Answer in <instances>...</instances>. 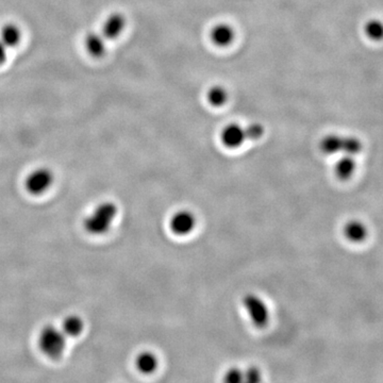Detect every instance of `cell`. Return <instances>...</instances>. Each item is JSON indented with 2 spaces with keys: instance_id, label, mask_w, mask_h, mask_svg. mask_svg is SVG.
<instances>
[{
  "instance_id": "cell-1",
  "label": "cell",
  "mask_w": 383,
  "mask_h": 383,
  "mask_svg": "<svg viewBox=\"0 0 383 383\" xmlns=\"http://www.w3.org/2000/svg\"><path fill=\"white\" fill-rule=\"evenodd\" d=\"M118 207L114 202L103 201L84 218V230L89 235L96 237L108 233L118 215Z\"/></svg>"
},
{
  "instance_id": "cell-2",
  "label": "cell",
  "mask_w": 383,
  "mask_h": 383,
  "mask_svg": "<svg viewBox=\"0 0 383 383\" xmlns=\"http://www.w3.org/2000/svg\"><path fill=\"white\" fill-rule=\"evenodd\" d=\"M67 336L57 326L46 325L38 336V348L48 359L59 360L66 349Z\"/></svg>"
},
{
  "instance_id": "cell-3",
  "label": "cell",
  "mask_w": 383,
  "mask_h": 383,
  "mask_svg": "<svg viewBox=\"0 0 383 383\" xmlns=\"http://www.w3.org/2000/svg\"><path fill=\"white\" fill-rule=\"evenodd\" d=\"M362 143L359 139L354 137H340L336 134H330L323 137L319 143V148L326 155H334L345 153L349 156H354L361 153Z\"/></svg>"
},
{
  "instance_id": "cell-4",
  "label": "cell",
  "mask_w": 383,
  "mask_h": 383,
  "mask_svg": "<svg viewBox=\"0 0 383 383\" xmlns=\"http://www.w3.org/2000/svg\"><path fill=\"white\" fill-rule=\"evenodd\" d=\"M55 183V174L46 166L36 168L29 172L25 179V189L32 196H42L46 194Z\"/></svg>"
},
{
  "instance_id": "cell-5",
  "label": "cell",
  "mask_w": 383,
  "mask_h": 383,
  "mask_svg": "<svg viewBox=\"0 0 383 383\" xmlns=\"http://www.w3.org/2000/svg\"><path fill=\"white\" fill-rule=\"evenodd\" d=\"M243 304L254 325L258 328H264L269 319V313L265 302L256 295L248 294L244 297Z\"/></svg>"
},
{
  "instance_id": "cell-6",
  "label": "cell",
  "mask_w": 383,
  "mask_h": 383,
  "mask_svg": "<svg viewBox=\"0 0 383 383\" xmlns=\"http://www.w3.org/2000/svg\"><path fill=\"white\" fill-rule=\"evenodd\" d=\"M196 226L195 216L189 211H180L172 216L170 229L177 235H187L193 231Z\"/></svg>"
},
{
  "instance_id": "cell-7",
  "label": "cell",
  "mask_w": 383,
  "mask_h": 383,
  "mask_svg": "<svg viewBox=\"0 0 383 383\" xmlns=\"http://www.w3.org/2000/svg\"><path fill=\"white\" fill-rule=\"evenodd\" d=\"M220 139L228 148H237L242 146V144L246 141V131L239 124H230L222 131Z\"/></svg>"
},
{
  "instance_id": "cell-8",
  "label": "cell",
  "mask_w": 383,
  "mask_h": 383,
  "mask_svg": "<svg viewBox=\"0 0 383 383\" xmlns=\"http://www.w3.org/2000/svg\"><path fill=\"white\" fill-rule=\"evenodd\" d=\"M210 38L214 45L218 47H227L235 41V31L228 24H217L211 29Z\"/></svg>"
},
{
  "instance_id": "cell-9",
  "label": "cell",
  "mask_w": 383,
  "mask_h": 383,
  "mask_svg": "<svg viewBox=\"0 0 383 383\" xmlns=\"http://www.w3.org/2000/svg\"><path fill=\"white\" fill-rule=\"evenodd\" d=\"M124 27H126V18H124V15L120 14V13H113L108 18L105 19L101 36L105 38H105L107 40H114L124 31Z\"/></svg>"
},
{
  "instance_id": "cell-10",
  "label": "cell",
  "mask_w": 383,
  "mask_h": 383,
  "mask_svg": "<svg viewBox=\"0 0 383 383\" xmlns=\"http://www.w3.org/2000/svg\"><path fill=\"white\" fill-rule=\"evenodd\" d=\"M344 235L352 243H362L369 237V229L360 220H349L344 226Z\"/></svg>"
},
{
  "instance_id": "cell-11",
  "label": "cell",
  "mask_w": 383,
  "mask_h": 383,
  "mask_svg": "<svg viewBox=\"0 0 383 383\" xmlns=\"http://www.w3.org/2000/svg\"><path fill=\"white\" fill-rule=\"evenodd\" d=\"M159 360L151 352H143L135 359V367L144 375H150L158 369Z\"/></svg>"
},
{
  "instance_id": "cell-12",
  "label": "cell",
  "mask_w": 383,
  "mask_h": 383,
  "mask_svg": "<svg viewBox=\"0 0 383 383\" xmlns=\"http://www.w3.org/2000/svg\"><path fill=\"white\" fill-rule=\"evenodd\" d=\"M84 325L83 319L79 315H67L63 319L62 325H61V330L63 331L67 338H77L83 332Z\"/></svg>"
},
{
  "instance_id": "cell-13",
  "label": "cell",
  "mask_w": 383,
  "mask_h": 383,
  "mask_svg": "<svg viewBox=\"0 0 383 383\" xmlns=\"http://www.w3.org/2000/svg\"><path fill=\"white\" fill-rule=\"evenodd\" d=\"M22 38V32L18 26L14 24H7L1 28L0 31V42L5 47L12 48L18 45Z\"/></svg>"
},
{
  "instance_id": "cell-14",
  "label": "cell",
  "mask_w": 383,
  "mask_h": 383,
  "mask_svg": "<svg viewBox=\"0 0 383 383\" xmlns=\"http://www.w3.org/2000/svg\"><path fill=\"white\" fill-rule=\"evenodd\" d=\"M356 168H357V163L352 158V156L347 155L346 157H343L336 163L335 175L342 181H346V180H349L352 177L354 172H356Z\"/></svg>"
},
{
  "instance_id": "cell-15",
  "label": "cell",
  "mask_w": 383,
  "mask_h": 383,
  "mask_svg": "<svg viewBox=\"0 0 383 383\" xmlns=\"http://www.w3.org/2000/svg\"><path fill=\"white\" fill-rule=\"evenodd\" d=\"M86 51L92 57H101L105 53V38L101 34H89L86 36L85 42Z\"/></svg>"
},
{
  "instance_id": "cell-16",
  "label": "cell",
  "mask_w": 383,
  "mask_h": 383,
  "mask_svg": "<svg viewBox=\"0 0 383 383\" xmlns=\"http://www.w3.org/2000/svg\"><path fill=\"white\" fill-rule=\"evenodd\" d=\"M228 97H229V95H228L227 90L222 85L211 86L208 93H207V99H208L209 103L215 108L223 107L227 103Z\"/></svg>"
},
{
  "instance_id": "cell-17",
  "label": "cell",
  "mask_w": 383,
  "mask_h": 383,
  "mask_svg": "<svg viewBox=\"0 0 383 383\" xmlns=\"http://www.w3.org/2000/svg\"><path fill=\"white\" fill-rule=\"evenodd\" d=\"M367 36L375 41H380L383 38V24L379 21H371L365 26Z\"/></svg>"
},
{
  "instance_id": "cell-18",
  "label": "cell",
  "mask_w": 383,
  "mask_h": 383,
  "mask_svg": "<svg viewBox=\"0 0 383 383\" xmlns=\"http://www.w3.org/2000/svg\"><path fill=\"white\" fill-rule=\"evenodd\" d=\"M244 378V371L239 367H230L224 375V383H242Z\"/></svg>"
},
{
  "instance_id": "cell-19",
  "label": "cell",
  "mask_w": 383,
  "mask_h": 383,
  "mask_svg": "<svg viewBox=\"0 0 383 383\" xmlns=\"http://www.w3.org/2000/svg\"><path fill=\"white\" fill-rule=\"evenodd\" d=\"M261 371L256 367H250L244 371V378L242 383H261Z\"/></svg>"
},
{
  "instance_id": "cell-20",
  "label": "cell",
  "mask_w": 383,
  "mask_h": 383,
  "mask_svg": "<svg viewBox=\"0 0 383 383\" xmlns=\"http://www.w3.org/2000/svg\"><path fill=\"white\" fill-rule=\"evenodd\" d=\"M245 131L247 140H259L264 134V127L260 124H252L245 128Z\"/></svg>"
},
{
  "instance_id": "cell-21",
  "label": "cell",
  "mask_w": 383,
  "mask_h": 383,
  "mask_svg": "<svg viewBox=\"0 0 383 383\" xmlns=\"http://www.w3.org/2000/svg\"><path fill=\"white\" fill-rule=\"evenodd\" d=\"M5 46L0 42V65H3L7 60V51H5Z\"/></svg>"
}]
</instances>
